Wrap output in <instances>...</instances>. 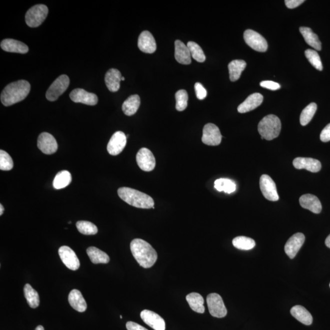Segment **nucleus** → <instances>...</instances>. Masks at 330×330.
<instances>
[{"label":"nucleus","mask_w":330,"mask_h":330,"mask_svg":"<svg viewBox=\"0 0 330 330\" xmlns=\"http://www.w3.org/2000/svg\"><path fill=\"white\" fill-rule=\"evenodd\" d=\"M138 48L141 52L146 54H153L157 49L156 42L148 31H144L141 33L138 41Z\"/></svg>","instance_id":"nucleus-18"},{"label":"nucleus","mask_w":330,"mask_h":330,"mask_svg":"<svg viewBox=\"0 0 330 330\" xmlns=\"http://www.w3.org/2000/svg\"><path fill=\"white\" fill-rule=\"evenodd\" d=\"M299 202L300 206L304 209L309 210L314 213H320L322 209L319 199L317 196L311 194H306L301 196Z\"/></svg>","instance_id":"nucleus-20"},{"label":"nucleus","mask_w":330,"mask_h":330,"mask_svg":"<svg viewBox=\"0 0 330 330\" xmlns=\"http://www.w3.org/2000/svg\"><path fill=\"white\" fill-rule=\"evenodd\" d=\"M122 75L118 69H111L105 75V81L111 92H117L120 88Z\"/></svg>","instance_id":"nucleus-23"},{"label":"nucleus","mask_w":330,"mask_h":330,"mask_svg":"<svg viewBox=\"0 0 330 330\" xmlns=\"http://www.w3.org/2000/svg\"><path fill=\"white\" fill-rule=\"evenodd\" d=\"M118 194L127 204L140 209H151L154 207V201L151 196L141 191L129 187L119 188Z\"/></svg>","instance_id":"nucleus-3"},{"label":"nucleus","mask_w":330,"mask_h":330,"mask_svg":"<svg viewBox=\"0 0 330 330\" xmlns=\"http://www.w3.org/2000/svg\"><path fill=\"white\" fill-rule=\"evenodd\" d=\"M186 299L191 309L194 311L200 314H203L205 312L204 299L200 294L196 292L191 293L186 296Z\"/></svg>","instance_id":"nucleus-29"},{"label":"nucleus","mask_w":330,"mask_h":330,"mask_svg":"<svg viewBox=\"0 0 330 330\" xmlns=\"http://www.w3.org/2000/svg\"><path fill=\"white\" fill-rule=\"evenodd\" d=\"M214 187L218 191H224L226 193H232L236 190V185L232 180L221 178L216 180Z\"/></svg>","instance_id":"nucleus-34"},{"label":"nucleus","mask_w":330,"mask_h":330,"mask_svg":"<svg viewBox=\"0 0 330 330\" xmlns=\"http://www.w3.org/2000/svg\"><path fill=\"white\" fill-rule=\"evenodd\" d=\"M305 237L302 233H296L287 240L284 246L285 253L290 259H293L303 246Z\"/></svg>","instance_id":"nucleus-17"},{"label":"nucleus","mask_w":330,"mask_h":330,"mask_svg":"<svg viewBox=\"0 0 330 330\" xmlns=\"http://www.w3.org/2000/svg\"><path fill=\"white\" fill-rule=\"evenodd\" d=\"M281 129V121L273 115L266 116L258 124V132L261 135L262 139L268 141L278 137Z\"/></svg>","instance_id":"nucleus-4"},{"label":"nucleus","mask_w":330,"mask_h":330,"mask_svg":"<svg viewBox=\"0 0 330 330\" xmlns=\"http://www.w3.org/2000/svg\"><path fill=\"white\" fill-rule=\"evenodd\" d=\"M125 80V78L123 77H122V81H124Z\"/></svg>","instance_id":"nucleus-50"},{"label":"nucleus","mask_w":330,"mask_h":330,"mask_svg":"<svg viewBox=\"0 0 330 330\" xmlns=\"http://www.w3.org/2000/svg\"><path fill=\"white\" fill-rule=\"evenodd\" d=\"M220 130L216 125L209 123L205 125L202 131V141L205 145L218 146L221 142Z\"/></svg>","instance_id":"nucleus-10"},{"label":"nucleus","mask_w":330,"mask_h":330,"mask_svg":"<svg viewBox=\"0 0 330 330\" xmlns=\"http://www.w3.org/2000/svg\"><path fill=\"white\" fill-rule=\"evenodd\" d=\"M72 182L71 174L68 171L64 170L59 172L55 176L53 182V186L55 189L60 190L68 187Z\"/></svg>","instance_id":"nucleus-33"},{"label":"nucleus","mask_w":330,"mask_h":330,"mask_svg":"<svg viewBox=\"0 0 330 330\" xmlns=\"http://www.w3.org/2000/svg\"><path fill=\"white\" fill-rule=\"evenodd\" d=\"M4 207L3 206L2 204H0V215L4 214Z\"/></svg>","instance_id":"nucleus-48"},{"label":"nucleus","mask_w":330,"mask_h":330,"mask_svg":"<svg viewBox=\"0 0 330 330\" xmlns=\"http://www.w3.org/2000/svg\"><path fill=\"white\" fill-rule=\"evenodd\" d=\"M1 48L6 52L21 54H27L29 51V47L26 44L13 39H6L2 41Z\"/></svg>","instance_id":"nucleus-22"},{"label":"nucleus","mask_w":330,"mask_h":330,"mask_svg":"<svg viewBox=\"0 0 330 330\" xmlns=\"http://www.w3.org/2000/svg\"><path fill=\"white\" fill-rule=\"evenodd\" d=\"M299 32L303 36L306 43L310 47L317 50L318 51H321V44L318 36L315 35L312 30L307 27L299 28Z\"/></svg>","instance_id":"nucleus-28"},{"label":"nucleus","mask_w":330,"mask_h":330,"mask_svg":"<svg viewBox=\"0 0 330 330\" xmlns=\"http://www.w3.org/2000/svg\"><path fill=\"white\" fill-rule=\"evenodd\" d=\"M130 249L141 267L145 268L151 267L157 261L156 251L145 240L135 238L130 243Z\"/></svg>","instance_id":"nucleus-1"},{"label":"nucleus","mask_w":330,"mask_h":330,"mask_svg":"<svg viewBox=\"0 0 330 330\" xmlns=\"http://www.w3.org/2000/svg\"><path fill=\"white\" fill-rule=\"evenodd\" d=\"M320 138L322 142H328L330 141V124L327 125L321 131Z\"/></svg>","instance_id":"nucleus-44"},{"label":"nucleus","mask_w":330,"mask_h":330,"mask_svg":"<svg viewBox=\"0 0 330 330\" xmlns=\"http://www.w3.org/2000/svg\"><path fill=\"white\" fill-rule=\"evenodd\" d=\"M126 328L127 330H148L145 327L139 325V324L134 322V321H128L126 323Z\"/></svg>","instance_id":"nucleus-46"},{"label":"nucleus","mask_w":330,"mask_h":330,"mask_svg":"<svg viewBox=\"0 0 330 330\" xmlns=\"http://www.w3.org/2000/svg\"><path fill=\"white\" fill-rule=\"evenodd\" d=\"M24 292L29 306L32 308H37L40 303V296L37 291L33 289L31 285L27 284L25 285Z\"/></svg>","instance_id":"nucleus-32"},{"label":"nucleus","mask_w":330,"mask_h":330,"mask_svg":"<svg viewBox=\"0 0 330 330\" xmlns=\"http://www.w3.org/2000/svg\"><path fill=\"white\" fill-rule=\"evenodd\" d=\"M31 90L30 83L21 80L10 83L3 90L1 102L6 107L18 103L26 99Z\"/></svg>","instance_id":"nucleus-2"},{"label":"nucleus","mask_w":330,"mask_h":330,"mask_svg":"<svg viewBox=\"0 0 330 330\" xmlns=\"http://www.w3.org/2000/svg\"><path fill=\"white\" fill-rule=\"evenodd\" d=\"M68 300L71 306L78 312H83L87 309V302L79 290H72L69 293Z\"/></svg>","instance_id":"nucleus-25"},{"label":"nucleus","mask_w":330,"mask_h":330,"mask_svg":"<svg viewBox=\"0 0 330 330\" xmlns=\"http://www.w3.org/2000/svg\"><path fill=\"white\" fill-rule=\"evenodd\" d=\"M136 159L141 170L146 172L153 170L156 165L154 155L149 149L147 148L140 149Z\"/></svg>","instance_id":"nucleus-11"},{"label":"nucleus","mask_w":330,"mask_h":330,"mask_svg":"<svg viewBox=\"0 0 330 330\" xmlns=\"http://www.w3.org/2000/svg\"><path fill=\"white\" fill-rule=\"evenodd\" d=\"M38 147L44 154L51 155L57 151L58 143L54 136L44 132L39 136Z\"/></svg>","instance_id":"nucleus-13"},{"label":"nucleus","mask_w":330,"mask_h":330,"mask_svg":"<svg viewBox=\"0 0 330 330\" xmlns=\"http://www.w3.org/2000/svg\"><path fill=\"white\" fill-rule=\"evenodd\" d=\"M142 319L147 325L155 330H165V321L159 314L149 310H143L140 314Z\"/></svg>","instance_id":"nucleus-16"},{"label":"nucleus","mask_w":330,"mask_h":330,"mask_svg":"<svg viewBox=\"0 0 330 330\" xmlns=\"http://www.w3.org/2000/svg\"><path fill=\"white\" fill-rule=\"evenodd\" d=\"M294 167L298 170L305 169L312 173L320 171L321 165L320 161L312 158L297 157L293 161Z\"/></svg>","instance_id":"nucleus-19"},{"label":"nucleus","mask_w":330,"mask_h":330,"mask_svg":"<svg viewBox=\"0 0 330 330\" xmlns=\"http://www.w3.org/2000/svg\"><path fill=\"white\" fill-rule=\"evenodd\" d=\"M187 46L190 52L191 56L199 63H203L206 61V56L201 47L195 42L190 41Z\"/></svg>","instance_id":"nucleus-37"},{"label":"nucleus","mask_w":330,"mask_h":330,"mask_svg":"<svg viewBox=\"0 0 330 330\" xmlns=\"http://www.w3.org/2000/svg\"><path fill=\"white\" fill-rule=\"evenodd\" d=\"M72 223L71 221H69V224H71Z\"/></svg>","instance_id":"nucleus-51"},{"label":"nucleus","mask_w":330,"mask_h":330,"mask_svg":"<svg viewBox=\"0 0 330 330\" xmlns=\"http://www.w3.org/2000/svg\"><path fill=\"white\" fill-rule=\"evenodd\" d=\"M35 330H44V328L43 326L39 325L36 328Z\"/></svg>","instance_id":"nucleus-49"},{"label":"nucleus","mask_w":330,"mask_h":330,"mask_svg":"<svg viewBox=\"0 0 330 330\" xmlns=\"http://www.w3.org/2000/svg\"><path fill=\"white\" fill-rule=\"evenodd\" d=\"M120 317H121V318H123V316L121 315Z\"/></svg>","instance_id":"nucleus-52"},{"label":"nucleus","mask_w":330,"mask_h":330,"mask_svg":"<svg viewBox=\"0 0 330 330\" xmlns=\"http://www.w3.org/2000/svg\"><path fill=\"white\" fill-rule=\"evenodd\" d=\"M243 38L246 44L254 51L259 52L267 51V41L259 33L252 30H247L244 32Z\"/></svg>","instance_id":"nucleus-8"},{"label":"nucleus","mask_w":330,"mask_h":330,"mask_svg":"<svg viewBox=\"0 0 330 330\" xmlns=\"http://www.w3.org/2000/svg\"><path fill=\"white\" fill-rule=\"evenodd\" d=\"M70 98L76 103H82L88 105H96L98 102L96 94L88 93L83 89L77 88L70 94Z\"/></svg>","instance_id":"nucleus-15"},{"label":"nucleus","mask_w":330,"mask_h":330,"mask_svg":"<svg viewBox=\"0 0 330 330\" xmlns=\"http://www.w3.org/2000/svg\"><path fill=\"white\" fill-rule=\"evenodd\" d=\"M195 92L197 98L203 100L206 98L207 91L200 83H196L195 85Z\"/></svg>","instance_id":"nucleus-42"},{"label":"nucleus","mask_w":330,"mask_h":330,"mask_svg":"<svg viewBox=\"0 0 330 330\" xmlns=\"http://www.w3.org/2000/svg\"><path fill=\"white\" fill-rule=\"evenodd\" d=\"M79 231L84 235H95L98 232V227L91 222L79 221L76 223Z\"/></svg>","instance_id":"nucleus-38"},{"label":"nucleus","mask_w":330,"mask_h":330,"mask_svg":"<svg viewBox=\"0 0 330 330\" xmlns=\"http://www.w3.org/2000/svg\"><path fill=\"white\" fill-rule=\"evenodd\" d=\"M87 252L91 261L95 264L107 263L110 261L109 255L98 248L91 246L87 249Z\"/></svg>","instance_id":"nucleus-31"},{"label":"nucleus","mask_w":330,"mask_h":330,"mask_svg":"<svg viewBox=\"0 0 330 330\" xmlns=\"http://www.w3.org/2000/svg\"><path fill=\"white\" fill-rule=\"evenodd\" d=\"M70 80L66 75H62L55 80L46 93V98L49 101H57L59 97L67 90Z\"/></svg>","instance_id":"nucleus-6"},{"label":"nucleus","mask_w":330,"mask_h":330,"mask_svg":"<svg viewBox=\"0 0 330 330\" xmlns=\"http://www.w3.org/2000/svg\"><path fill=\"white\" fill-rule=\"evenodd\" d=\"M305 56L311 64L313 67H314L317 70L321 71L323 70L322 63H321L319 55L315 51L311 49H307L305 51Z\"/></svg>","instance_id":"nucleus-39"},{"label":"nucleus","mask_w":330,"mask_h":330,"mask_svg":"<svg viewBox=\"0 0 330 330\" xmlns=\"http://www.w3.org/2000/svg\"><path fill=\"white\" fill-rule=\"evenodd\" d=\"M48 13V8L46 5H35L27 11L26 16V23L32 28L40 26L46 20Z\"/></svg>","instance_id":"nucleus-5"},{"label":"nucleus","mask_w":330,"mask_h":330,"mask_svg":"<svg viewBox=\"0 0 330 330\" xmlns=\"http://www.w3.org/2000/svg\"><path fill=\"white\" fill-rule=\"evenodd\" d=\"M61 259L66 267L71 270L79 268L80 263L76 253L68 246H63L58 250Z\"/></svg>","instance_id":"nucleus-12"},{"label":"nucleus","mask_w":330,"mask_h":330,"mask_svg":"<svg viewBox=\"0 0 330 330\" xmlns=\"http://www.w3.org/2000/svg\"><path fill=\"white\" fill-rule=\"evenodd\" d=\"M175 58L177 62L182 65H190L191 56L189 49L184 43L179 40L175 42Z\"/></svg>","instance_id":"nucleus-24"},{"label":"nucleus","mask_w":330,"mask_h":330,"mask_svg":"<svg viewBox=\"0 0 330 330\" xmlns=\"http://www.w3.org/2000/svg\"><path fill=\"white\" fill-rule=\"evenodd\" d=\"M317 106L315 103H311L307 105L305 109L302 111L299 121L301 126H305L309 123L315 115Z\"/></svg>","instance_id":"nucleus-36"},{"label":"nucleus","mask_w":330,"mask_h":330,"mask_svg":"<svg viewBox=\"0 0 330 330\" xmlns=\"http://www.w3.org/2000/svg\"><path fill=\"white\" fill-rule=\"evenodd\" d=\"M232 244L234 247L241 249V250H250L256 245V243L253 239L245 236H238L234 238L232 240Z\"/></svg>","instance_id":"nucleus-35"},{"label":"nucleus","mask_w":330,"mask_h":330,"mask_svg":"<svg viewBox=\"0 0 330 330\" xmlns=\"http://www.w3.org/2000/svg\"><path fill=\"white\" fill-rule=\"evenodd\" d=\"M304 2V0H285V4L289 9H294V8L299 7Z\"/></svg>","instance_id":"nucleus-45"},{"label":"nucleus","mask_w":330,"mask_h":330,"mask_svg":"<svg viewBox=\"0 0 330 330\" xmlns=\"http://www.w3.org/2000/svg\"><path fill=\"white\" fill-rule=\"evenodd\" d=\"M14 163L12 158L7 152L1 150L0 151V170L2 171H10L12 170Z\"/></svg>","instance_id":"nucleus-41"},{"label":"nucleus","mask_w":330,"mask_h":330,"mask_svg":"<svg viewBox=\"0 0 330 330\" xmlns=\"http://www.w3.org/2000/svg\"><path fill=\"white\" fill-rule=\"evenodd\" d=\"M325 245L327 246V247L330 248V234L326 238Z\"/></svg>","instance_id":"nucleus-47"},{"label":"nucleus","mask_w":330,"mask_h":330,"mask_svg":"<svg viewBox=\"0 0 330 330\" xmlns=\"http://www.w3.org/2000/svg\"><path fill=\"white\" fill-rule=\"evenodd\" d=\"M263 100L262 94L254 93L249 96L245 101L238 107V112L245 113L256 109L262 103Z\"/></svg>","instance_id":"nucleus-21"},{"label":"nucleus","mask_w":330,"mask_h":330,"mask_svg":"<svg viewBox=\"0 0 330 330\" xmlns=\"http://www.w3.org/2000/svg\"><path fill=\"white\" fill-rule=\"evenodd\" d=\"M260 85L262 88L272 91L278 90L281 88V86L278 83L272 81H263L260 82Z\"/></svg>","instance_id":"nucleus-43"},{"label":"nucleus","mask_w":330,"mask_h":330,"mask_svg":"<svg viewBox=\"0 0 330 330\" xmlns=\"http://www.w3.org/2000/svg\"><path fill=\"white\" fill-rule=\"evenodd\" d=\"M141 101L140 96L137 94L130 96L129 98L124 101L122 109L125 115L132 116L137 113L140 106Z\"/></svg>","instance_id":"nucleus-27"},{"label":"nucleus","mask_w":330,"mask_h":330,"mask_svg":"<svg viewBox=\"0 0 330 330\" xmlns=\"http://www.w3.org/2000/svg\"><path fill=\"white\" fill-rule=\"evenodd\" d=\"M188 96L187 91L181 90L176 93V109L179 112H182L187 109Z\"/></svg>","instance_id":"nucleus-40"},{"label":"nucleus","mask_w":330,"mask_h":330,"mask_svg":"<svg viewBox=\"0 0 330 330\" xmlns=\"http://www.w3.org/2000/svg\"><path fill=\"white\" fill-rule=\"evenodd\" d=\"M290 314L304 325H310L312 323V315L310 314L308 310L300 305H296L292 307V309H290Z\"/></svg>","instance_id":"nucleus-26"},{"label":"nucleus","mask_w":330,"mask_h":330,"mask_svg":"<svg viewBox=\"0 0 330 330\" xmlns=\"http://www.w3.org/2000/svg\"><path fill=\"white\" fill-rule=\"evenodd\" d=\"M246 66V63L243 60H233L229 64V77L231 82L237 81L240 79L241 74L245 70Z\"/></svg>","instance_id":"nucleus-30"},{"label":"nucleus","mask_w":330,"mask_h":330,"mask_svg":"<svg viewBox=\"0 0 330 330\" xmlns=\"http://www.w3.org/2000/svg\"><path fill=\"white\" fill-rule=\"evenodd\" d=\"M127 144V137L124 133L118 131L110 138L107 145V151L112 155H118L123 151Z\"/></svg>","instance_id":"nucleus-14"},{"label":"nucleus","mask_w":330,"mask_h":330,"mask_svg":"<svg viewBox=\"0 0 330 330\" xmlns=\"http://www.w3.org/2000/svg\"><path fill=\"white\" fill-rule=\"evenodd\" d=\"M260 188L262 195L268 201L279 200V195L276 186L273 180L267 174H263L260 178Z\"/></svg>","instance_id":"nucleus-9"},{"label":"nucleus","mask_w":330,"mask_h":330,"mask_svg":"<svg viewBox=\"0 0 330 330\" xmlns=\"http://www.w3.org/2000/svg\"><path fill=\"white\" fill-rule=\"evenodd\" d=\"M207 303L210 314L213 317L223 318L227 315V309L221 296L216 293L209 294Z\"/></svg>","instance_id":"nucleus-7"},{"label":"nucleus","mask_w":330,"mask_h":330,"mask_svg":"<svg viewBox=\"0 0 330 330\" xmlns=\"http://www.w3.org/2000/svg\"><path fill=\"white\" fill-rule=\"evenodd\" d=\"M329 287H330V283H329Z\"/></svg>","instance_id":"nucleus-53"}]
</instances>
